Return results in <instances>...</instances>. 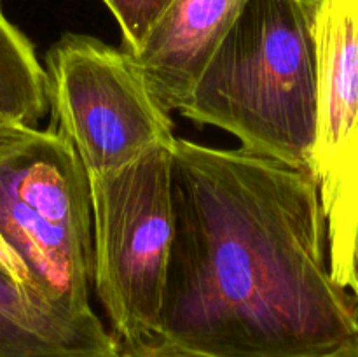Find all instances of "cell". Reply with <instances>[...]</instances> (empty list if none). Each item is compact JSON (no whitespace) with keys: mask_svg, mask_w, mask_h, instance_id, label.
<instances>
[{"mask_svg":"<svg viewBox=\"0 0 358 357\" xmlns=\"http://www.w3.org/2000/svg\"><path fill=\"white\" fill-rule=\"evenodd\" d=\"M171 205L159 321L140 357H324L358 340L311 172L175 136Z\"/></svg>","mask_w":358,"mask_h":357,"instance_id":"6da1fadb","label":"cell"},{"mask_svg":"<svg viewBox=\"0 0 358 357\" xmlns=\"http://www.w3.org/2000/svg\"><path fill=\"white\" fill-rule=\"evenodd\" d=\"M0 273L63 317L98 318L90 181L52 126L0 161Z\"/></svg>","mask_w":358,"mask_h":357,"instance_id":"3957f363","label":"cell"},{"mask_svg":"<svg viewBox=\"0 0 358 357\" xmlns=\"http://www.w3.org/2000/svg\"><path fill=\"white\" fill-rule=\"evenodd\" d=\"M311 30V174L327 224L331 273L339 286L348 289L358 233V0H313Z\"/></svg>","mask_w":358,"mask_h":357,"instance_id":"8992f818","label":"cell"},{"mask_svg":"<svg viewBox=\"0 0 358 357\" xmlns=\"http://www.w3.org/2000/svg\"><path fill=\"white\" fill-rule=\"evenodd\" d=\"M348 289L358 301V233L355 240V248H353V258H352V268H350V280H348Z\"/></svg>","mask_w":358,"mask_h":357,"instance_id":"7c38bea8","label":"cell"},{"mask_svg":"<svg viewBox=\"0 0 358 357\" xmlns=\"http://www.w3.org/2000/svg\"><path fill=\"white\" fill-rule=\"evenodd\" d=\"M171 0H103L122 31L124 51L135 55Z\"/></svg>","mask_w":358,"mask_h":357,"instance_id":"30bf717a","label":"cell"},{"mask_svg":"<svg viewBox=\"0 0 358 357\" xmlns=\"http://www.w3.org/2000/svg\"><path fill=\"white\" fill-rule=\"evenodd\" d=\"M44 72L55 130L87 177L126 167L175 140L170 112L124 49L91 35L63 34L45 55Z\"/></svg>","mask_w":358,"mask_h":357,"instance_id":"5b68a950","label":"cell"},{"mask_svg":"<svg viewBox=\"0 0 358 357\" xmlns=\"http://www.w3.org/2000/svg\"><path fill=\"white\" fill-rule=\"evenodd\" d=\"M324 357H358V340L348 343V345L341 346V349L334 350V352L327 354Z\"/></svg>","mask_w":358,"mask_h":357,"instance_id":"4fadbf2b","label":"cell"},{"mask_svg":"<svg viewBox=\"0 0 358 357\" xmlns=\"http://www.w3.org/2000/svg\"><path fill=\"white\" fill-rule=\"evenodd\" d=\"M313 0H247L178 112L241 149L311 172Z\"/></svg>","mask_w":358,"mask_h":357,"instance_id":"7a4b0ae2","label":"cell"},{"mask_svg":"<svg viewBox=\"0 0 358 357\" xmlns=\"http://www.w3.org/2000/svg\"><path fill=\"white\" fill-rule=\"evenodd\" d=\"M0 357H122L100 318L73 321L28 298L0 273Z\"/></svg>","mask_w":358,"mask_h":357,"instance_id":"ba28073f","label":"cell"},{"mask_svg":"<svg viewBox=\"0 0 358 357\" xmlns=\"http://www.w3.org/2000/svg\"><path fill=\"white\" fill-rule=\"evenodd\" d=\"M171 144L152 147L117 170L87 177L93 289L124 357L145 352L159 321L173 240Z\"/></svg>","mask_w":358,"mask_h":357,"instance_id":"277c9868","label":"cell"},{"mask_svg":"<svg viewBox=\"0 0 358 357\" xmlns=\"http://www.w3.org/2000/svg\"><path fill=\"white\" fill-rule=\"evenodd\" d=\"M37 130L38 128H28V126L0 115V161L6 160L16 149H20L23 144H27Z\"/></svg>","mask_w":358,"mask_h":357,"instance_id":"8fae6325","label":"cell"},{"mask_svg":"<svg viewBox=\"0 0 358 357\" xmlns=\"http://www.w3.org/2000/svg\"><path fill=\"white\" fill-rule=\"evenodd\" d=\"M247 0H171L133 59L166 112L178 111Z\"/></svg>","mask_w":358,"mask_h":357,"instance_id":"52a82bcc","label":"cell"},{"mask_svg":"<svg viewBox=\"0 0 358 357\" xmlns=\"http://www.w3.org/2000/svg\"><path fill=\"white\" fill-rule=\"evenodd\" d=\"M48 108L45 72L34 46L0 9V115L37 128Z\"/></svg>","mask_w":358,"mask_h":357,"instance_id":"9c48e42d","label":"cell"}]
</instances>
